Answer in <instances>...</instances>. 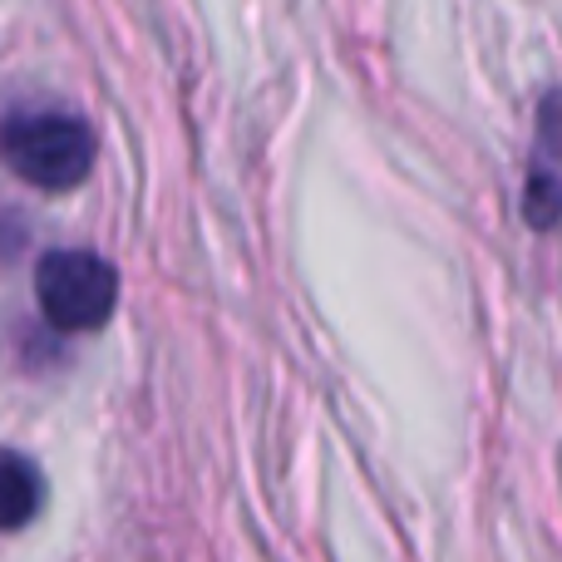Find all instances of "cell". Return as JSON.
<instances>
[{"instance_id": "2", "label": "cell", "mask_w": 562, "mask_h": 562, "mask_svg": "<svg viewBox=\"0 0 562 562\" xmlns=\"http://www.w3.org/2000/svg\"><path fill=\"white\" fill-rule=\"evenodd\" d=\"M35 301L55 330H99L114 316L119 277L104 257L85 252V247H65V252L40 257L35 267Z\"/></svg>"}, {"instance_id": "1", "label": "cell", "mask_w": 562, "mask_h": 562, "mask_svg": "<svg viewBox=\"0 0 562 562\" xmlns=\"http://www.w3.org/2000/svg\"><path fill=\"white\" fill-rule=\"evenodd\" d=\"M0 158L10 164V173H20L25 183L65 193L79 188L94 168V134L89 124L55 109H35V114H10L0 124Z\"/></svg>"}, {"instance_id": "3", "label": "cell", "mask_w": 562, "mask_h": 562, "mask_svg": "<svg viewBox=\"0 0 562 562\" xmlns=\"http://www.w3.org/2000/svg\"><path fill=\"white\" fill-rule=\"evenodd\" d=\"M40 508H45V479L35 459L0 449V533H20L40 518Z\"/></svg>"}]
</instances>
